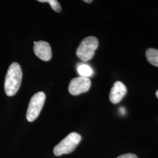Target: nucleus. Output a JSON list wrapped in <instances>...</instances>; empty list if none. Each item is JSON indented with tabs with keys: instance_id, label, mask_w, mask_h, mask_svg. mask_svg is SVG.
I'll use <instances>...</instances> for the list:
<instances>
[{
	"instance_id": "nucleus-1",
	"label": "nucleus",
	"mask_w": 158,
	"mask_h": 158,
	"mask_svg": "<svg viewBox=\"0 0 158 158\" xmlns=\"http://www.w3.org/2000/svg\"><path fill=\"white\" fill-rule=\"evenodd\" d=\"M23 79V72L17 62L11 63L8 69L4 82V90L6 96H14L19 90Z\"/></svg>"
},
{
	"instance_id": "nucleus-2",
	"label": "nucleus",
	"mask_w": 158,
	"mask_h": 158,
	"mask_svg": "<svg viewBox=\"0 0 158 158\" xmlns=\"http://www.w3.org/2000/svg\"><path fill=\"white\" fill-rule=\"evenodd\" d=\"M98 46V40L94 36H88L81 41L76 50L77 56L84 62H87L94 56Z\"/></svg>"
},
{
	"instance_id": "nucleus-3",
	"label": "nucleus",
	"mask_w": 158,
	"mask_h": 158,
	"mask_svg": "<svg viewBox=\"0 0 158 158\" xmlns=\"http://www.w3.org/2000/svg\"><path fill=\"white\" fill-rule=\"evenodd\" d=\"M81 139V136L79 134L71 132L54 148V154L59 156L63 154H68L73 152Z\"/></svg>"
},
{
	"instance_id": "nucleus-4",
	"label": "nucleus",
	"mask_w": 158,
	"mask_h": 158,
	"mask_svg": "<svg viewBox=\"0 0 158 158\" xmlns=\"http://www.w3.org/2000/svg\"><path fill=\"white\" fill-rule=\"evenodd\" d=\"M45 93L40 91L31 98L27 112V119L29 122H32L38 118L45 102Z\"/></svg>"
},
{
	"instance_id": "nucleus-5",
	"label": "nucleus",
	"mask_w": 158,
	"mask_h": 158,
	"mask_svg": "<svg viewBox=\"0 0 158 158\" xmlns=\"http://www.w3.org/2000/svg\"><path fill=\"white\" fill-rule=\"evenodd\" d=\"M91 81L87 77H78L72 79L69 85V91L73 96L85 93L90 88Z\"/></svg>"
},
{
	"instance_id": "nucleus-6",
	"label": "nucleus",
	"mask_w": 158,
	"mask_h": 158,
	"mask_svg": "<svg viewBox=\"0 0 158 158\" xmlns=\"http://www.w3.org/2000/svg\"><path fill=\"white\" fill-rule=\"evenodd\" d=\"M34 43V52L35 55L44 61L50 60L52 57V50L49 44L42 40L35 41Z\"/></svg>"
},
{
	"instance_id": "nucleus-7",
	"label": "nucleus",
	"mask_w": 158,
	"mask_h": 158,
	"mask_svg": "<svg viewBox=\"0 0 158 158\" xmlns=\"http://www.w3.org/2000/svg\"><path fill=\"white\" fill-rule=\"evenodd\" d=\"M127 87L121 81H116L110 93V100L113 104H117L121 101L127 93Z\"/></svg>"
},
{
	"instance_id": "nucleus-8",
	"label": "nucleus",
	"mask_w": 158,
	"mask_h": 158,
	"mask_svg": "<svg viewBox=\"0 0 158 158\" xmlns=\"http://www.w3.org/2000/svg\"><path fill=\"white\" fill-rule=\"evenodd\" d=\"M145 55L149 62L153 66L158 67V49L154 48L148 49Z\"/></svg>"
},
{
	"instance_id": "nucleus-9",
	"label": "nucleus",
	"mask_w": 158,
	"mask_h": 158,
	"mask_svg": "<svg viewBox=\"0 0 158 158\" xmlns=\"http://www.w3.org/2000/svg\"><path fill=\"white\" fill-rule=\"evenodd\" d=\"M77 72L81 77H87L91 76L93 73V70L87 64H81L77 68Z\"/></svg>"
},
{
	"instance_id": "nucleus-10",
	"label": "nucleus",
	"mask_w": 158,
	"mask_h": 158,
	"mask_svg": "<svg viewBox=\"0 0 158 158\" xmlns=\"http://www.w3.org/2000/svg\"><path fill=\"white\" fill-rule=\"evenodd\" d=\"M38 1L40 2H48L51 5L52 8L57 12H60L62 10L60 4L56 0H38Z\"/></svg>"
},
{
	"instance_id": "nucleus-11",
	"label": "nucleus",
	"mask_w": 158,
	"mask_h": 158,
	"mask_svg": "<svg viewBox=\"0 0 158 158\" xmlns=\"http://www.w3.org/2000/svg\"><path fill=\"white\" fill-rule=\"evenodd\" d=\"M138 158V157L135 154L129 153H126V154L122 155L119 156L118 158Z\"/></svg>"
},
{
	"instance_id": "nucleus-12",
	"label": "nucleus",
	"mask_w": 158,
	"mask_h": 158,
	"mask_svg": "<svg viewBox=\"0 0 158 158\" xmlns=\"http://www.w3.org/2000/svg\"><path fill=\"white\" fill-rule=\"evenodd\" d=\"M119 112L122 114V115H124L125 113V110L124 107H121L119 108Z\"/></svg>"
},
{
	"instance_id": "nucleus-13",
	"label": "nucleus",
	"mask_w": 158,
	"mask_h": 158,
	"mask_svg": "<svg viewBox=\"0 0 158 158\" xmlns=\"http://www.w3.org/2000/svg\"><path fill=\"white\" fill-rule=\"evenodd\" d=\"M84 2H87V3H91V2H93V1H91V0H85Z\"/></svg>"
},
{
	"instance_id": "nucleus-14",
	"label": "nucleus",
	"mask_w": 158,
	"mask_h": 158,
	"mask_svg": "<svg viewBox=\"0 0 158 158\" xmlns=\"http://www.w3.org/2000/svg\"><path fill=\"white\" fill-rule=\"evenodd\" d=\"M156 96L158 98V90L156 91Z\"/></svg>"
}]
</instances>
